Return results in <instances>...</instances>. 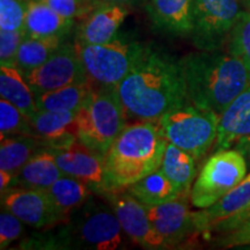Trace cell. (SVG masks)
Returning <instances> with one entry per match:
<instances>
[{"label":"cell","mask_w":250,"mask_h":250,"mask_svg":"<svg viewBox=\"0 0 250 250\" xmlns=\"http://www.w3.org/2000/svg\"><path fill=\"white\" fill-rule=\"evenodd\" d=\"M116 88L125 115L142 121H158L189 101L181 62L151 46Z\"/></svg>","instance_id":"6da1fadb"},{"label":"cell","mask_w":250,"mask_h":250,"mask_svg":"<svg viewBox=\"0 0 250 250\" xmlns=\"http://www.w3.org/2000/svg\"><path fill=\"white\" fill-rule=\"evenodd\" d=\"M188 100L196 107L219 116L230 102L250 86V73L230 54L199 50L181 59Z\"/></svg>","instance_id":"7a4b0ae2"},{"label":"cell","mask_w":250,"mask_h":250,"mask_svg":"<svg viewBox=\"0 0 250 250\" xmlns=\"http://www.w3.org/2000/svg\"><path fill=\"white\" fill-rule=\"evenodd\" d=\"M22 249L116 250L124 246L123 229L110 205L89 198L55 232L35 234Z\"/></svg>","instance_id":"3957f363"},{"label":"cell","mask_w":250,"mask_h":250,"mask_svg":"<svg viewBox=\"0 0 250 250\" xmlns=\"http://www.w3.org/2000/svg\"><path fill=\"white\" fill-rule=\"evenodd\" d=\"M167 144L159 125L152 122L125 126L105 154L107 191L129 187L159 169Z\"/></svg>","instance_id":"277c9868"},{"label":"cell","mask_w":250,"mask_h":250,"mask_svg":"<svg viewBox=\"0 0 250 250\" xmlns=\"http://www.w3.org/2000/svg\"><path fill=\"white\" fill-rule=\"evenodd\" d=\"M78 140L105 155L125 127V111L116 87L93 86L77 111Z\"/></svg>","instance_id":"5b68a950"},{"label":"cell","mask_w":250,"mask_h":250,"mask_svg":"<svg viewBox=\"0 0 250 250\" xmlns=\"http://www.w3.org/2000/svg\"><path fill=\"white\" fill-rule=\"evenodd\" d=\"M158 125L168 143L197 160L204 156L217 140L219 115L188 101L166 112L158 120Z\"/></svg>","instance_id":"8992f818"},{"label":"cell","mask_w":250,"mask_h":250,"mask_svg":"<svg viewBox=\"0 0 250 250\" xmlns=\"http://www.w3.org/2000/svg\"><path fill=\"white\" fill-rule=\"evenodd\" d=\"M77 46L90 83L117 87L147 45L118 34L108 43Z\"/></svg>","instance_id":"52a82bcc"},{"label":"cell","mask_w":250,"mask_h":250,"mask_svg":"<svg viewBox=\"0 0 250 250\" xmlns=\"http://www.w3.org/2000/svg\"><path fill=\"white\" fill-rule=\"evenodd\" d=\"M248 171L246 159L237 149H220L205 162L190 191L197 208H208L220 201L245 180Z\"/></svg>","instance_id":"ba28073f"},{"label":"cell","mask_w":250,"mask_h":250,"mask_svg":"<svg viewBox=\"0 0 250 250\" xmlns=\"http://www.w3.org/2000/svg\"><path fill=\"white\" fill-rule=\"evenodd\" d=\"M242 0H192L193 45L203 51H217L229 41L241 14Z\"/></svg>","instance_id":"9c48e42d"},{"label":"cell","mask_w":250,"mask_h":250,"mask_svg":"<svg viewBox=\"0 0 250 250\" xmlns=\"http://www.w3.org/2000/svg\"><path fill=\"white\" fill-rule=\"evenodd\" d=\"M34 94L90 83L77 44L64 42L57 51L35 70L24 74Z\"/></svg>","instance_id":"30bf717a"},{"label":"cell","mask_w":250,"mask_h":250,"mask_svg":"<svg viewBox=\"0 0 250 250\" xmlns=\"http://www.w3.org/2000/svg\"><path fill=\"white\" fill-rule=\"evenodd\" d=\"M129 239L145 249H168L148 217L145 205L134 198L126 188L103 193Z\"/></svg>","instance_id":"8fae6325"},{"label":"cell","mask_w":250,"mask_h":250,"mask_svg":"<svg viewBox=\"0 0 250 250\" xmlns=\"http://www.w3.org/2000/svg\"><path fill=\"white\" fill-rule=\"evenodd\" d=\"M250 219V173L241 183L208 208L193 212L195 232L234 230Z\"/></svg>","instance_id":"7c38bea8"},{"label":"cell","mask_w":250,"mask_h":250,"mask_svg":"<svg viewBox=\"0 0 250 250\" xmlns=\"http://www.w3.org/2000/svg\"><path fill=\"white\" fill-rule=\"evenodd\" d=\"M2 208L12 212L28 226L54 227L67 220L45 190L12 188L1 195Z\"/></svg>","instance_id":"4fadbf2b"},{"label":"cell","mask_w":250,"mask_h":250,"mask_svg":"<svg viewBox=\"0 0 250 250\" xmlns=\"http://www.w3.org/2000/svg\"><path fill=\"white\" fill-rule=\"evenodd\" d=\"M52 149L57 165L65 175L85 182L94 192L101 195L107 192L105 155L94 151L80 140H76L66 147Z\"/></svg>","instance_id":"5bb4252c"},{"label":"cell","mask_w":250,"mask_h":250,"mask_svg":"<svg viewBox=\"0 0 250 250\" xmlns=\"http://www.w3.org/2000/svg\"><path fill=\"white\" fill-rule=\"evenodd\" d=\"M188 198L190 197L180 196L159 205H145L153 226L164 237L168 248L180 245L184 239L196 233L193 212L189 210Z\"/></svg>","instance_id":"9a60e30c"},{"label":"cell","mask_w":250,"mask_h":250,"mask_svg":"<svg viewBox=\"0 0 250 250\" xmlns=\"http://www.w3.org/2000/svg\"><path fill=\"white\" fill-rule=\"evenodd\" d=\"M129 14L126 6L100 5L92 13L83 19L78 27V45L103 44L112 41L118 35V30Z\"/></svg>","instance_id":"2e32d148"},{"label":"cell","mask_w":250,"mask_h":250,"mask_svg":"<svg viewBox=\"0 0 250 250\" xmlns=\"http://www.w3.org/2000/svg\"><path fill=\"white\" fill-rule=\"evenodd\" d=\"M30 123L34 137L46 147L62 148L78 140L77 111L37 110Z\"/></svg>","instance_id":"e0dca14e"},{"label":"cell","mask_w":250,"mask_h":250,"mask_svg":"<svg viewBox=\"0 0 250 250\" xmlns=\"http://www.w3.org/2000/svg\"><path fill=\"white\" fill-rule=\"evenodd\" d=\"M250 136V86L239 94L219 116L215 152L230 148Z\"/></svg>","instance_id":"ac0fdd59"},{"label":"cell","mask_w":250,"mask_h":250,"mask_svg":"<svg viewBox=\"0 0 250 250\" xmlns=\"http://www.w3.org/2000/svg\"><path fill=\"white\" fill-rule=\"evenodd\" d=\"M151 20L171 35L187 36L192 31V0H148Z\"/></svg>","instance_id":"d6986e66"},{"label":"cell","mask_w":250,"mask_h":250,"mask_svg":"<svg viewBox=\"0 0 250 250\" xmlns=\"http://www.w3.org/2000/svg\"><path fill=\"white\" fill-rule=\"evenodd\" d=\"M76 19L65 18L42 0H28L24 33L27 37H66L73 29Z\"/></svg>","instance_id":"ffe728a7"},{"label":"cell","mask_w":250,"mask_h":250,"mask_svg":"<svg viewBox=\"0 0 250 250\" xmlns=\"http://www.w3.org/2000/svg\"><path fill=\"white\" fill-rule=\"evenodd\" d=\"M62 175L65 174L57 165L54 149L43 147L15 175L13 184L19 188L46 190Z\"/></svg>","instance_id":"44dd1931"},{"label":"cell","mask_w":250,"mask_h":250,"mask_svg":"<svg viewBox=\"0 0 250 250\" xmlns=\"http://www.w3.org/2000/svg\"><path fill=\"white\" fill-rule=\"evenodd\" d=\"M0 95L1 99L13 103L29 118L39 110L35 94L17 65L0 66Z\"/></svg>","instance_id":"7402d4cb"},{"label":"cell","mask_w":250,"mask_h":250,"mask_svg":"<svg viewBox=\"0 0 250 250\" xmlns=\"http://www.w3.org/2000/svg\"><path fill=\"white\" fill-rule=\"evenodd\" d=\"M195 160L191 154L182 148L171 143L167 144L160 168L168 180L176 187L181 196L190 197V187L196 175Z\"/></svg>","instance_id":"603a6c76"},{"label":"cell","mask_w":250,"mask_h":250,"mask_svg":"<svg viewBox=\"0 0 250 250\" xmlns=\"http://www.w3.org/2000/svg\"><path fill=\"white\" fill-rule=\"evenodd\" d=\"M43 147L46 146L42 140L34 136L4 137L0 145V170L15 176L31 156Z\"/></svg>","instance_id":"cb8c5ba5"},{"label":"cell","mask_w":250,"mask_h":250,"mask_svg":"<svg viewBox=\"0 0 250 250\" xmlns=\"http://www.w3.org/2000/svg\"><path fill=\"white\" fill-rule=\"evenodd\" d=\"M126 190L146 206L174 201L181 196L179 190L168 180L161 168L152 171L138 182L126 187Z\"/></svg>","instance_id":"d4e9b609"},{"label":"cell","mask_w":250,"mask_h":250,"mask_svg":"<svg viewBox=\"0 0 250 250\" xmlns=\"http://www.w3.org/2000/svg\"><path fill=\"white\" fill-rule=\"evenodd\" d=\"M66 37H24L19 49L15 65L23 74L44 64L57 49L65 42Z\"/></svg>","instance_id":"484cf974"},{"label":"cell","mask_w":250,"mask_h":250,"mask_svg":"<svg viewBox=\"0 0 250 250\" xmlns=\"http://www.w3.org/2000/svg\"><path fill=\"white\" fill-rule=\"evenodd\" d=\"M45 191L48 192L55 205L68 218L71 212L88 201L92 189L85 182L76 177L62 175Z\"/></svg>","instance_id":"4316f807"},{"label":"cell","mask_w":250,"mask_h":250,"mask_svg":"<svg viewBox=\"0 0 250 250\" xmlns=\"http://www.w3.org/2000/svg\"><path fill=\"white\" fill-rule=\"evenodd\" d=\"M92 87L90 83H79L39 94L35 96L37 109L48 111H78Z\"/></svg>","instance_id":"83f0119b"},{"label":"cell","mask_w":250,"mask_h":250,"mask_svg":"<svg viewBox=\"0 0 250 250\" xmlns=\"http://www.w3.org/2000/svg\"><path fill=\"white\" fill-rule=\"evenodd\" d=\"M0 133L9 136H34L30 118L7 100L0 101Z\"/></svg>","instance_id":"f1b7e54d"},{"label":"cell","mask_w":250,"mask_h":250,"mask_svg":"<svg viewBox=\"0 0 250 250\" xmlns=\"http://www.w3.org/2000/svg\"><path fill=\"white\" fill-rule=\"evenodd\" d=\"M229 54L239 58L250 73V13L242 11L228 41Z\"/></svg>","instance_id":"f546056e"},{"label":"cell","mask_w":250,"mask_h":250,"mask_svg":"<svg viewBox=\"0 0 250 250\" xmlns=\"http://www.w3.org/2000/svg\"><path fill=\"white\" fill-rule=\"evenodd\" d=\"M26 13L24 0H0V30L24 29Z\"/></svg>","instance_id":"4dcf8cb0"},{"label":"cell","mask_w":250,"mask_h":250,"mask_svg":"<svg viewBox=\"0 0 250 250\" xmlns=\"http://www.w3.org/2000/svg\"><path fill=\"white\" fill-rule=\"evenodd\" d=\"M62 17L83 19L98 7L95 0H42Z\"/></svg>","instance_id":"1f68e13d"},{"label":"cell","mask_w":250,"mask_h":250,"mask_svg":"<svg viewBox=\"0 0 250 250\" xmlns=\"http://www.w3.org/2000/svg\"><path fill=\"white\" fill-rule=\"evenodd\" d=\"M24 37V29L0 30V64L15 65L19 49Z\"/></svg>","instance_id":"d6a6232c"},{"label":"cell","mask_w":250,"mask_h":250,"mask_svg":"<svg viewBox=\"0 0 250 250\" xmlns=\"http://www.w3.org/2000/svg\"><path fill=\"white\" fill-rule=\"evenodd\" d=\"M23 221L17 215L2 208L0 213V249L4 250L21 236L23 230Z\"/></svg>","instance_id":"836d02e7"},{"label":"cell","mask_w":250,"mask_h":250,"mask_svg":"<svg viewBox=\"0 0 250 250\" xmlns=\"http://www.w3.org/2000/svg\"><path fill=\"white\" fill-rule=\"evenodd\" d=\"M217 245L221 247L248 246L250 245V228L239 227L236 229L230 230V233L224 236Z\"/></svg>","instance_id":"e575fe53"},{"label":"cell","mask_w":250,"mask_h":250,"mask_svg":"<svg viewBox=\"0 0 250 250\" xmlns=\"http://www.w3.org/2000/svg\"><path fill=\"white\" fill-rule=\"evenodd\" d=\"M235 149H237L241 154L245 156L248 170H250V136L243 137L235 144Z\"/></svg>","instance_id":"d590c367"},{"label":"cell","mask_w":250,"mask_h":250,"mask_svg":"<svg viewBox=\"0 0 250 250\" xmlns=\"http://www.w3.org/2000/svg\"><path fill=\"white\" fill-rule=\"evenodd\" d=\"M14 175L8 173L6 170H0V192L1 195L5 191H7L11 184H13Z\"/></svg>","instance_id":"8d00e7d4"},{"label":"cell","mask_w":250,"mask_h":250,"mask_svg":"<svg viewBox=\"0 0 250 250\" xmlns=\"http://www.w3.org/2000/svg\"><path fill=\"white\" fill-rule=\"evenodd\" d=\"M96 4L99 6L100 5H122V6H131V5H136L138 2L143 1V0H95Z\"/></svg>","instance_id":"74e56055"},{"label":"cell","mask_w":250,"mask_h":250,"mask_svg":"<svg viewBox=\"0 0 250 250\" xmlns=\"http://www.w3.org/2000/svg\"><path fill=\"white\" fill-rule=\"evenodd\" d=\"M243 2H245V6H246V11H248L250 13V0H243Z\"/></svg>","instance_id":"f35d334b"},{"label":"cell","mask_w":250,"mask_h":250,"mask_svg":"<svg viewBox=\"0 0 250 250\" xmlns=\"http://www.w3.org/2000/svg\"><path fill=\"white\" fill-rule=\"evenodd\" d=\"M240 227H245V228H250V219H248V220L246 221L245 224L242 225V226H240Z\"/></svg>","instance_id":"ab89813d"},{"label":"cell","mask_w":250,"mask_h":250,"mask_svg":"<svg viewBox=\"0 0 250 250\" xmlns=\"http://www.w3.org/2000/svg\"><path fill=\"white\" fill-rule=\"evenodd\" d=\"M245 248H248V249H250V245H248L247 247H245Z\"/></svg>","instance_id":"60d3db41"}]
</instances>
